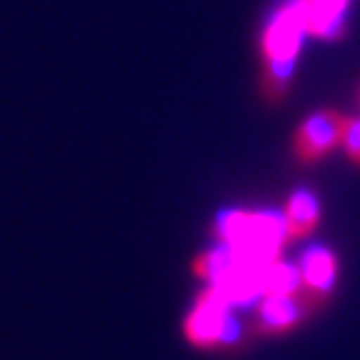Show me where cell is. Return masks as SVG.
<instances>
[{
    "label": "cell",
    "mask_w": 360,
    "mask_h": 360,
    "mask_svg": "<svg viewBox=\"0 0 360 360\" xmlns=\"http://www.w3.org/2000/svg\"><path fill=\"white\" fill-rule=\"evenodd\" d=\"M321 220V205H318V198L310 191H298L292 193L290 200H288L285 210V228L288 238H305L315 231V225Z\"/></svg>",
    "instance_id": "6"
},
{
    "label": "cell",
    "mask_w": 360,
    "mask_h": 360,
    "mask_svg": "<svg viewBox=\"0 0 360 360\" xmlns=\"http://www.w3.org/2000/svg\"><path fill=\"white\" fill-rule=\"evenodd\" d=\"M303 292L315 303H321V298L333 285V276H335V258L323 248H313L303 260Z\"/></svg>",
    "instance_id": "5"
},
{
    "label": "cell",
    "mask_w": 360,
    "mask_h": 360,
    "mask_svg": "<svg viewBox=\"0 0 360 360\" xmlns=\"http://www.w3.org/2000/svg\"><path fill=\"white\" fill-rule=\"evenodd\" d=\"M228 308L231 305L225 303L213 288L208 292H202L186 321L188 340L195 345H213L223 343V340H233L236 338V323L231 321Z\"/></svg>",
    "instance_id": "1"
},
{
    "label": "cell",
    "mask_w": 360,
    "mask_h": 360,
    "mask_svg": "<svg viewBox=\"0 0 360 360\" xmlns=\"http://www.w3.org/2000/svg\"><path fill=\"white\" fill-rule=\"evenodd\" d=\"M345 123H348V118L338 110L313 112V115L295 130V138H292L295 155H298L303 163H310L315 158L326 155L333 146L343 143Z\"/></svg>",
    "instance_id": "2"
},
{
    "label": "cell",
    "mask_w": 360,
    "mask_h": 360,
    "mask_svg": "<svg viewBox=\"0 0 360 360\" xmlns=\"http://www.w3.org/2000/svg\"><path fill=\"white\" fill-rule=\"evenodd\" d=\"M313 6H321V8H328V11H338V13H343L345 3L348 0H310Z\"/></svg>",
    "instance_id": "10"
},
{
    "label": "cell",
    "mask_w": 360,
    "mask_h": 360,
    "mask_svg": "<svg viewBox=\"0 0 360 360\" xmlns=\"http://www.w3.org/2000/svg\"><path fill=\"white\" fill-rule=\"evenodd\" d=\"M292 68H295V58H273V60H265L263 65V93L270 101H278L283 98L288 88V80L292 75Z\"/></svg>",
    "instance_id": "8"
},
{
    "label": "cell",
    "mask_w": 360,
    "mask_h": 360,
    "mask_svg": "<svg viewBox=\"0 0 360 360\" xmlns=\"http://www.w3.org/2000/svg\"><path fill=\"white\" fill-rule=\"evenodd\" d=\"M358 93H360V90H358Z\"/></svg>",
    "instance_id": "11"
},
{
    "label": "cell",
    "mask_w": 360,
    "mask_h": 360,
    "mask_svg": "<svg viewBox=\"0 0 360 360\" xmlns=\"http://www.w3.org/2000/svg\"><path fill=\"white\" fill-rule=\"evenodd\" d=\"M305 33V18L300 11V3L281 11V15L270 22L263 38V56L265 60L273 58H295L300 48V38Z\"/></svg>",
    "instance_id": "3"
},
{
    "label": "cell",
    "mask_w": 360,
    "mask_h": 360,
    "mask_svg": "<svg viewBox=\"0 0 360 360\" xmlns=\"http://www.w3.org/2000/svg\"><path fill=\"white\" fill-rule=\"evenodd\" d=\"M315 305L313 298H308L303 290L300 295H265V303L258 310V330L278 333L298 323L305 313Z\"/></svg>",
    "instance_id": "4"
},
{
    "label": "cell",
    "mask_w": 360,
    "mask_h": 360,
    "mask_svg": "<svg viewBox=\"0 0 360 360\" xmlns=\"http://www.w3.org/2000/svg\"><path fill=\"white\" fill-rule=\"evenodd\" d=\"M343 148L353 158V163L360 165V118H348L343 133Z\"/></svg>",
    "instance_id": "9"
},
{
    "label": "cell",
    "mask_w": 360,
    "mask_h": 360,
    "mask_svg": "<svg viewBox=\"0 0 360 360\" xmlns=\"http://www.w3.org/2000/svg\"><path fill=\"white\" fill-rule=\"evenodd\" d=\"M298 288H303V276L288 263H270L260 276V290L265 295H290Z\"/></svg>",
    "instance_id": "7"
}]
</instances>
